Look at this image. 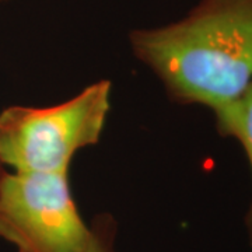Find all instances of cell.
<instances>
[{
    "label": "cell",
    "instance_id": "cell-1",
    "mask_svg": "<svg viewBox=\"0 0 252 252\" xmlns=\"http://www.w3.org/2000/svg\"><path fill=\"white\" fill-rule=\"evenodd\" d=\"M130 44L174 101L215 114L252 83V0H200L180 21L135 30Z\"/></svg>",
    "mask_w": 252,
    "mask_h": 252
},
{
    "label": "cell",
    "instance_id": "cell-2",
    "mask_svg": "<svg viewBox=\"0 0 252 252\" xmlns=\"http://www.w3.org/2000/svg\"><path fill=\"white\" fill-rule=\"evenodd\" d=\"M111 83L91 84L55 107L13 105L0 112V164L14 172H67L73 156L98 142Z\"/></svg>",
    "mask_w": 252,
    "mask_h": 252
},
{
    "label": "cell",
    "instance_id": "cell-3",
    "mask_svg": "<svg viewBox=\"0 0 252 252\" xmlns=\"http://www.w3.org/2000/svg\"><path fill=\"white\" fill-rule=\"evenodd\" d=\"M90 237L67 172L0 174V238L18 252H86Z\"/></svg>",
    "mask_w": 252,
    "mask_h": 252
},
{
    "label": "cell",
    "instance_id": "cell-4",
    "mask_svg": "<svg viewBox=\"0 0 252 252\" xmlns=\"http://www.w3.org/2000/svg\"><path fill=\"white\" fill-rule=\"evenodd\" d=\"M217 132L235 139L244 149L252 172V83L240 98L215 112ZM244 227L252 248V200L244 216Z\"/></svg>",
    "mask_w": 252,
    "mask_h": 252
},
{
    "label": "cell",
    "instance_id": "cell-5",
    "mask_svg": "<svg viewBox=\"0 0 252 252\" xmlns=\"http://www.w3.org/2000/svg\"><path fill=\"white\" fill-rule=\"evenodd\" d=\"M91 237L86 252H117V221L109 215H99L90 224Z\"/></svg>",
    "mask_w": 252,
    "mask_h": 252
},
{
    "label": "cell",
    "instance_id": "cell-6",
    "mask_svg": "<svg viewBox=\"0 0 252 252\" xmlns=\"http://www.w3.org/2000/svg\"><path fill=\"white\" fill-rule=\"evenodd\" d=\"M4 1H9V0H0V3H4Z\"/></svg>",
    "mask_w": 252,
    "mask_h": 252
},
{
    "label": "cell",
    "instance_id": "cell-7",
    "mask_svg": "<svg viewBox=\"0 0 252 252\" xmlns=\"http://www.w3.org/2000/svg\"><path fill=\"white\" fill-rule=\"evenodd\" d=\"M1 172H3V170H1V164H0V174H1Z\"/></svg>",
    "mask_w": 252,
    "mask_h": 252
}]
</instances>
